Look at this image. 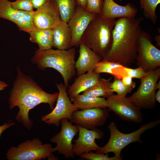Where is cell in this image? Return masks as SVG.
I'll return each instance as SVG.
<instances>
[{
    "mask_svg": "<svg viewBox=\"0 0 160 160\" xmlns=\"http://www.w3.org/2000/svg\"><path fill=\"white\" fill-rule=\"evenodd\" d=\"M16 9L8 0H0V18L12 22L20 31L29 33L36 29L33 25V12Z\"/></svg>",
    "mask_w": 160,
    "mask_h": 160,
    "instance_id": "cell-13",
    "label": "cell"
},
{
    "mask_svg": "<svg viewBox=\"0 0 160 160\" xmlns=\"http://www.w3.org/2000/svg\"><path fill=\"white\" fill-rule=\"evenodd\" d=\"M154 39L156 43V46L159 47H160V35H156L154 38Z\"/></svg>",
    "mask_w": 160,
    "mask_h": 160,
    "instance_id": "cell-38",
    "label": "cell"
},
{
    "mask_svg": "<svg viewBox=\"0 0 160 160\" xmlns=\"http://www.w3.org/2000/svg\"><path fill=\"white\" fill-rule=\"evenodd\" d=\"M72 103L81 110L100 108H106V99L104 97H98L79 94L71 99Z\"/></svg>",
    "mask_w": 160,
    "mask_h": 160,
    "instance_id": "cell-21",
    "label": "cell"
},
{
    "mask_svg": "<svg viewBox=\"0 0 160 160\" xmlns=\"http://www.w3.org/2000/svg\"><path fill=\"white\" fill-rule=\"evenodd\" d=\"M79 137L74 140L73 150L75 156H80L83 153L92 151H97L100 148L96 143L95 140H100L104 133L97 128L88 129L78 126Z\"/></svg>",
    "mask_w": 160,
    "mask_h": 160,
    "instance_id": "cell-16",
    "label": "cell"
},
{
    "mask_svg": "<svg viewBox=\"0 0 160 160\" xmlns=\"http://www.w3.org/2000/svg\"><path fill=\"white\" fill-rule=\"evenodd\" d=\"M100 78V74L94 71L77 76L73 83L67 88L69 98L71 99L86 90L97 83Z\"/></svg>",
    "mask_w": 160,
    "mask_h": 160,
    "instance_id": "cell-19",
    "label": "cell"
},
{
    "mask_svg": "<svg viewBox=\"0 0 160 160\" xmlns=\"http://www.w3.org/2000/svg\"><path fill=\"white\" fill-rule=\"evenodd\" d=\"M51 144H43L38 138L28 140L17 146H12L7 150L6 158L8 160H57L52 153Z\"/></svg>",
    "mask_w": 160,
    "mask_h": 160,
    "instance_id": "cell-6",
    "label": "cell"
},
{
    "mask_svg": "<svg viewBox=\"0 0 160 160\" xmlns=\"http://www.w3.org/2000/svg\"><path fill=\"white\" fill-rule=\"evenodd\" d=\"M61 20L57 7L54 0H49L33 12V23L37 29H52Z\"/></svg>",
    "mask_w": 160,
    "mask_h": 160,
    "instance_id": "cell-15",
    "label": "cell"
},
{
    "mask_svg": "<svg viewBox=\"0 0 160 160\" xmlns=\"http://www.w3.org/2000/svg\"><path fill=\"white\" fill-rule=\"evenodd\" d=\"M56 85L59 91L56 105L50 113L41 117V121L49 125L58 126L62 119L70 120L74 112L79 109L71 101L64 84L60 83Z\"/></svg>",
    "mask_w": 160,
    "mask_h": 160,
    "instance_id": "cell-9",
    "label": "cell"
},
{
    "mask_svg": "<svg viewBox=\"0 0 160 160\" xmlns=\"http://www.w3.org/2000/svg\"><path fill=\"white\" fill-rule=\"evenodd\" d=\"M76 5L83 8L86 9L87 0H76Z\"/></svg>",
    "mask_w": 160,
    "mask_h": 160,
    "instance_id": "cell-35",
    "label": "cell"
},
{
    "mask_svg": "<svg viewBox=\"0 0 160 160\" xmlns=\"http://www.w3.org/2000/svg\"><path fill=\"white\" fill-rule=\"evenodd\" d=\"M123 67L119 63L102 59L96 64L94 71L100 74L106 73L113 75V69Z\"/></svg>",
    "mask_w": 160,
    "mask_h": 160,
    "instance_id": "cell-26",
    "label": "cell"
},
{
    "mask_svg": "<svg viewBox=\"0 0 160 160\" xmlns=\"http://www.w3.org/2000/svg\"><path fill=\"white\" fill-rule=\"evenodd\" d=\"M57 6L61 20L68 23L75 12L76 0H54Z\"/></svg>",
    "mask_w": 160,
    "mask_h": 160,
    "instance_id": "cell-24",
    "label": "cell"
},
{
    "mask_svg": "<svg viewBox=\"0 0 160 160\" xmlns=\"http://www.w3.org/2000/svg\"><path fill=\"white\" fill-rule=\"evenodd\" d=\"M52 29L53 33V47L61 50L71 48L72 35L68 23L61 20Z\"/></svg>",
    "mask_w": 160,
    "mask_h": 160,
    "instance_id": "cell-20",
    "label": "cell"
},
{
    "mask_svg": "<svg viewBox=\"0 0 160 160\" xmlns=\"http://www.w3.org/2000/svg\"><path fill=\"white\" fill-rule=\"evenodd\" d=\"M143 19L142 17L118 18L113 31L111 48L103 59L127 67L135 63L142 31L140 24Z\"/></svg>",
    "mask_w": 160,
    "mask_h": 160,
    "instance_id": "cell-2",
    "label": "cell"
},
{
    "mask_svg": "<svg viewBox=\"0 0 160 160\" xmlns=\"http://www.w3.org/2000/svg\"><path fill=\"white\" fill-rule=\"evenodd\" d=\"M136 61L137 66L146 72L160 66V50L152 43L151 35L145 31L142 30L139 35Z\"/></svg>",
    "mask_w": 160,
    "mask_h": 160,
    "instance_id": "cell-8",
    "label": "cell"
},
{
    "mask_svg": "<svg viewBox=\"0 0 160 160\" xmlns=\"http://www.w3.org/2000/svg\"><path fill=\"white\" fill-rule=\"evenodd\" d=\"M140 7L143 10L144 16L155 24L157 17L156 11L157 6L160 3V0H139Z\"/></svg>",
    "mask_w": 160,
    "mask_h": 160,
    "instance_id": "cell-25",
    "label": "cell"
},
{
    "mask_svg": "<svg viewBox=\"0 0 160 160\" xmlns=\"http://www.w3.org/2000/svg\"><path fill=\"white\" fill-rule=\"evenodd\" d=\"M16 71L17 75L9 93V107L11 110L15 107L18 108L15 119L30 130L33 124L29 117L30 110L42 103L48 104L52 110L59 92H46L29 76L24 74L19 66Z\"/></svg>",
    "mask_w": 160,
    "mask_h": 160,
    "instance_id": "cell-1",
    "label": "cell"
},
{
    "mask_svg": "<svg viewBox=\"0 0 160 160\" xmlns=\"http://www.w3.org/2000/svg\"><path fill=\"white\" fill-rule=\"evenodd\" d=\"M131 77L127 75L124 76L121 80L125 85L133 89L135 87L136 84L135 82L133 81Z\"/></svg>",
    "mask_w": 160,
    "mask_h": 160,
    "instance_id": "cell-32",
    "label": "cell"
},
{
    "mask_svg": "<svg viewBox=\"0 0 160 160\" xmlns=\"http://www.w3.org/2000/svg\"><path fill=\"white\" fill-rule=\"evenodd\" d=\"M156 89H160V81H159V82H157L156 85Z\"/></svg>",
    "mask_w": 160,
    "mask_h": 160,
    "instance_id": "cell-39",
    "label": "cell"
},
{
    "mask_svg": "<svg viewBox=\"0 0 160 160\" xmlns=\"http://www.w3.org/2000/svg\"><path fill=\"white\" fill-rule=\"evenodd\" d=\"M60 123L61 127L60 132L50 140L51 142L56 144L55 147L52 148V151H57L58 154L63 155L67 158H74L72 142L79 132L78 125H73L67 119H62Z\"/></svg>",
    "mask_w": 160,
    "mask_h": 160,
    "instance_id": "cell-11",
    "label": "cell"
},
{
    "mask_svg": "<svg viewBox=\"0 0 160 160\" xmlns=\"http://www.w3.org/2000/svg\"><path fill=\"white\" fill-rule=\"evenodd\" d=\"M76 50L74 47L67 50L38 49L31 60L41 70L51 68L57 71L62 76L64 84L67 88L69 82L76 74Z\"/></svg>",
    "mask_w": 160,
    "mask_h": 160,
    "instance_id": "cell-3",
    "label": "cell"
},
{
    "mask_svg": "<svg viewBox=\"0 0 160 160\" xmlns=\"http://www.w3.org/2000/svg\"><path fill=\"white\" fill-rule=\"evenodd\" d=\"M107 108L121 119L140 123L143 121L141 108L126 96L113 94L107 98Z\"/></svg>",
    "mask_w": 160,
    "mask_h": 160,
    "instance_id": "cell-10",
    "label": "cell"
},
{
    "mask_svg": "<svg viewBox=\"0 0 160 160\" xmlns=\"http://www.w3.org/2000/svg\"><path fill=\"white\" fill-rule=\"evenodd\" d=\"M8 86L4 82L0 81V91L4 89Z\"/></svg>",
    "mask_w": 160,
    "mask_h": 160,
    "instance_id": "cell-37",
    "label": "cell"
},
{
    "mask_svg": "<svg viewBox=\"0 0 160 160\" xmlns=\"http://www.w3.org/2000/svg\"><path fill=\"white\" fill-rule=\"evenodd\" d=\"M160 77V67L148 72L147 75L140 79L137 91L129 99L141 109H152L156 106V85Z\"/></svg>",
    "mask_w": 160,
    "mask_h": 160,
    "instance_id": "cell-7",
    "label": "cell"
},
{
    "mask_svg": "<svg viewBox=\"0 0 160 160\" xmlns=\"http://www.w3.org/2000/svg\"><path fill=\"white\" fill-rule=\"evenodd\" d=\"M112 78L105 79L100 78L97 82L82 92V94L90 96L108 98L113 94L111 85Z\"/></svg>",
    "mask_w": 160,
    "mask_h": 160,
    "instance_id": "cell-23",
    "label": "cell"
},
{
    "mask_svg": "<svg viewBox=\"0 0 160 160\" xmlns=\"http://www.w3.org/2000/svg\"><path fill=\"white\" fill-rule=\"evenodd\" d=\"M155 100L156 101L160 103V89H159L157 92H156L155 95Z\"/></svg>",
    "mask_w": 160,
    "mask_h": 160,
    "instance_id": "cell-36",
    "label": "cell"
},
{
    "mask_svg": "<svg viewBox=\"0 0 160 160\" xmlns=\"http://www.w3.org/2000/svg\"><path fill=\"white\" fill-rule=\"evenodd\" d=\"M116 21L115 19L103 18L97 14L84 32L81 41L103 59L111 48Z\"/></svg>",
    "mask_w": 160,
    "mask_h": 160,
    "instance_id": "cell-4",
    "label": "cell"
},
{
    "mask_svg": "<svg viewBox=\"0 0 160 160\" xmlns=\"http://www.w3.org/2000/svg\"><path fill=\"white\" fill-rule=\"evenodd\" d=\"M160 123V119L151 121L141 127L136 131L128 134L121 132L114 122H111L108 126L110 132V137L107 143L100 147L96 153L105 154L112 152L115 156H120L122 149L129 144L136 142L142 143L141 136L148 129L152 128Z\"/></svg>",
    "mask_w": 160,
    "mask_h": 160,
    "instance_id": "cell-5",
    "label": "cell"
},
{
    "mask_svg": "<svg viewBox=\"0 0 160 160\" xmlns=\"http://www.w3.org/2000/svg\"><path fill=\"white\" fill-rule=\"evenodd\" d=\"M103 1L104 0H87L86 9L91 13L100 14Z\"/></svg>",
    "mask_w": 160,
    "mask_h": 160,
    "instance_id": "cell-31",
    "label": "cell"
},
{
    "mask_svg": "<svg viewBox=\"0 0 160 160\" xmlns=\"http://www.w3.org/2000/svg\"><path fill=\"white\" fill-rule=\"evenodd\" d=\"M81 158L89 160H121L122 156L109 157L108 153L105 154L94 153L91 151L85 152L80 156Z\"/></svg>",
    "mask_w": 160,
    "mask_h": 160,
    "instance_id": "cell-28",
    "label": "cell"
},
{
    "mask_svg": "<svg viewBox=\"0 0 160 160\" xmlns=\"http://www.w3.org/2000/svg\"><path fill=\"white\" fill-rule=\"evenodd\" d=\"M15 124V123L14 122L10 121L0 126V137L1 136V134L4 130Z\"/></svg>",
    "mask_w": 160,
    "mask_h": 160,
    "instance_id": "cell-34",
    "label": "cell"
},
{
    "mask_svg": "<svg viewBox=\"0 0 160 160\" xmlns=\"http://www.w3.org/2000/svg\"><path fill=\"white\" fill-rule=\"evenodd\" d=\"M111 88L113 92H116L118 95L121 96H126L132 90L125 85L121 79L116 76L114 77L113 81L111 83Z\"/></svg>",
    "mask_w": 160,
    "mask_h": 160,
    "instance_id": "cell-27",
    "label": "cell"
},
{
    "mask_svg": "<svg viewBox=\"0 0 160 160\" xmlns=\"http://www.w3.org/2000/svg\"><path fill=\"white\" fill-rule=\"evenodd\" d=\"M12 7L17 10L26 11H33V7L30 0H16L11 2Z\"/></svg>",
    "mask_w": 160,
    "mask_h": 160,
    "instance_id": "cell-29",
    "label": "cell"
},
{
    "mask_svg": "<svg viewBox=\"0 0 160 160\" xmlns=\"http://www.w3.org/2000/svg\"><path fill=\"white\" fill-rule=\"evenodd\" d=\"M97 14L76 5L74 13L68 23L72 35L71 48L79 45L83 34Z\"/></svg>",
    "mask_w": 160,
    "mask_h": 160,
    "instance_id": "cell-14",
    "label": "cell"
},
{
    "mask_svg": "<svg viewBox=\"0 0 160 160\" xmlns=\"http://www.w3.org/2000/svg\"><path fill=\"white\" fill-rule=\"evenodd\" d=\"M122 68L126 72L127 75L133 78H137L141 79L146 76V72L142 67H138L135 69H132L128 67L123 66Z\"/></svg>",
    "mask_w": 160,
    "mask_h": 160,
    "instance_id": "cell-30",
    "label": "cell"
},
{
    "mask_svg": "<svg viewBox=\"0 0 160 160\" xmlns=\"http://www.w3.org/2000/svg\"><path fill=\"white\" fill-rule=\"evenodd\" d=\"M49 0H30L34 8L37 9L45 4Z\"/></svg>",
    "mask_w": 160,
    "mask_h": 160,
    "instance_id": "cell-33",
    "label": "cell"
},
{
    "mask_svg": "<svg viewBox=\"0 0 160 160\" xmlns=\"http://www.w3.org/2000/svg\"><path fill=\"white\" fill-rule=\"evenodd\" d=\"M28 33L30 41L37 44L39 50H45L53 47V33L52 29H35Z\"/></svg>",
    "mask_w": 160,
    "mask_h": 160,
    "instance_id": "cell-22",
    "label": "cell"
},
{
    "mask_svg": "<svg viewBox=\"0 0 160 160\" xmlns=\"http://www.w3.org/2000/svg\"><path fill=\"white\" fill-rule=\"evenodd\" d=\"M79 46V56L75 63L77 76L94 71L96 64L103 59L82 41Z\"/></svg>",
    "mask_w": 160,
    "mask_h": 160,
    "instance_id": "cell-18",
    "label": "cell"
},
{
    "mask_svg": "<svg viewBox=\"0 0 160 160\" xmlns=\"http://www.w3.org/2000/svg\"><path fill=\"white\" fill-rule=\"evenodd\" d=\"M109 110L100 108L77 110L70 120L76 125L88 129L103 126L110 116Z\"/></svg>",
    "mask_w": 160,
    "mask_h": 160,
    "instance_id": "cell-12",
    "label": "cell"
},
{
    "mask_svg": "<svg viewBox=\"0 0 160 160\" xmlns=\"http://www.w3.org/2000/svg\"><path fill=\"white\" fill-rule=\"evenodd\" d=\"M138 10L133 4L128 3L124 6L120 5L113 0H104L100 13L101 16L106 19L135 17Z\"/></svg>",
    "mask_w": 160,
    "mask_h": 160,
    "instance_id": "cell-17",
    "label": "cell"
}]
</instances>
